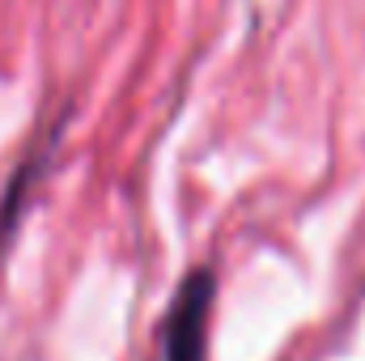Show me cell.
<instances>
[{"label":"cell","instance_id":"obj_1","mask_svg":"<svg viewBox=\"0 0 365 361\" xmlns=\"http://www.w3.org/2000/svg\"><path fill=\"white\" fill-rule=\"evenodd\" d=\"M212 272H191L175 298L170 323H166V357L162 361H204V327L212 310Z\"/></svg>","mask_w":365,"mask_h":361}]
</instances>
